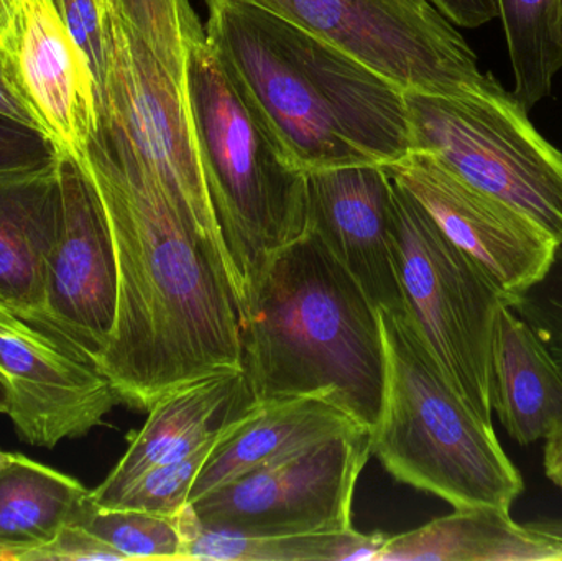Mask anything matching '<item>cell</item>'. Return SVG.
<instances>
[{
	"instance_id": "7c38bea8",
	"label": "cell",
	"mask_w": 562,
	"mask_h": 561,
	"mask_svg": "<svg viewBox=\"0 0 562 561\" xmlns=\"http://www.w3.org/2000/svg\"><path fill=\"white\" fill-rule=\"evenodd\" d=\"M385 168L510 305L547 272L557 240L510 204L472 187L428 152L412 150Z\"/></svg>"
},
{
	"instance_id": "484cf974",
	"label": "cell",
	"mask_w": 562,
	"mask_h": 561,
	"mask_svg": "<svg viewBox=\"0 0 562 561\" xmlns=\"http://www.w3.org/2000/svg\"><path fill=\"white\" fill-rule=\"evenodd\" d=\"M229 420L224 422L207 440L194 448L187 457L157 464L151 470L145 471L111 507H125V509L144 510V513L161 514V516H178L190 504L194 481L216 445L220 444Z\"/></svg>"
},
{
	"instance_id": "8fae6325",
	"label": "cell",
	"mask_w": 562,
	"mask_h": 561,
	"mask_svg": "<svg viewBox=\"0 0 562 561\" xmlns=\"http://www.w3.org/2000/svg\"><path fill=\"white\" fill-rule=\"evenodd\" d=\"M56 158V233L40 332L98 366L117 312L114 239L88 175Z\"/></svg>"
},
{
	"instance_id": "7402d4cb",
	"label": "cell",
	"mask_w": 562,
	"mask_h": 561,
	"mask_svg": "<svg viewBox=\"0 0 562 561\" xmlns=\"http://www.w3.org/2000/svg\"><path fill=\"white\" fill-rule=\"evenodd\" d=\"M184 560L213 561H349L373 560L382 534L340 532L311 536H247L210 529L198 520L191 504L180 514Z\"/></svg>"
},
{
	"instance_id": "8992f818",
	"label": "cell",
	"mask_w": 562,
	"mask_h": 561,
	"mask_svg": "<svg viewBox=\"0 0 562 561\" xmlns=\"http://www.w3.org/2000/svg\"><path fill=\"white\" fill-rule=\"evenodd\" d=\"M413 150L438 158L562 240V154L501 82L485 91H405Z\"/></svg>"
},
{
	"instance_id": "d6a6232c",
	"label": "cell",
	"mask_w": 562,
	"mask_h": 561,
	"mask_svg": "<svg viewBox=\"0 0 562 561\" xmlns=\"http://www.w3.org/2000/svg\"><path fill=\"white\" fill-rule=\"evenodd\" d=\"M544 441V474L562 491V428Z\"/></svg>"
},
{
	"instance_id": "8d00e7d4",
	"label": "cell",
	"mask_w": 562,
	"mask_h": 561,
	"mask_svg": "<svg viewBox=\"0 0 562 561\" xmlns=\"http://www.w3.org/2000/svg\"><path fill=\"white\" fill-rule=\"evenodd\" d=\"M99 7H101L102 15L109 10V0H98Z\"/></svg>"
},
{
	"instance_id": "ba28073f",
	"label": "cell",
	"mask_w": 562,
	"mask_h": 561,
	"mask_svg": "<svg viewBox=\"0 0 562 561\" xmlns=\"http://www.w3.org/2000/svg\"><path fill=\"white\" fill-rule=\"evenodd\" d=\"M104 33L105 69L99 89L102 122L124 137L175 207L224 260L239 302V285L204 178L187 91L114 16L104 15Z\"/></svg>"
},
{
	"instance_id": "9a60e30c",
	"label": "cell",
	"mask_w": 562,
	"mask_h": 561,
	"mask_svg": "<svg viewBox=\"0 0 562 561\" xmlns=\"http://www.w3.org/2000/svg\"><path fill=\"white\" fill-rule=\"evenodd\" d=\"M393 180L383 164L307 171V229L376 310L405 312L392 236Z\"/></svg>"
},
{
	"instance_id": "4fadbf2b",
	"label": "cell",
	"mask_w": 562,
	"mask_h": 561,
	"mask_svg": "<svg viewBox=\"0 0 562 561\" xmlns=\"http://www.w3.org/2000/svg\"><path fill=\"white\" fill-rule=\"evenodd\" d=\"M0 372L9 388L7 415L32 447L85 437L124 404L94 362L3 308Z\"/></svg>"
},
{
	"instance_id": "e0dca14e",
	"label": "cell",
	"mask_w": 562,
	"mask_h": 561,
	"mask_svg": "<svg viewBox=\"0 0 562 561\" xmlns=\"http://www.w3.org/2000/svg\"><path fill=\"white\" fill-rule=\"evenodd\" d=\"M254 401L246 374L223 369L161 395L144 427L128 435V448L109 476L91 491L101 507L114 506L122 493L145 471L187 457L224 422Z\"/></svg>"
},
{
	"instance_id": "74e56055",
	"label": "cell",
	"mask_w": 562,
	"mask_h": 561,
	"mask_svg": "<svg viewBox=\"0 0 562 561\" xmlns=\"http://www.w3.org/2000/svg\"><path fill=\"white\" fill-rule=\"evenodd\" d=\"M0 145H2V141H0ZM0 150H2V147H0ZM0 157H2V154H0ZM2 160V158H0ZM9 164H12V161H9ZM7 161H0V167H3V165H9Z\"/></svg>"
},
{
	"instance_id": "4316f807",
	"label": "cell",
	"mask_w": 562,
	"mask_h": 561,
	"mask_svg": "<svg viewBox=\"0 0 562 561\" xmlns=\"http://www.w3.org/2000/svg\"><path fill=\"white\" fill-rule=\"evenodd\" d=\"M512 308L533 328L562 366V240L544 276L512 302Z\"/></svg>"
},
{
	"instance_id": "30bf717a",
	"label": "cell",
	"mask_w": 562,
	"mask_h": 561,
	"mask_svg": "<svg viewBox=\"0 0 562 561\" xmlns=\"http://www.w3.org/2000/svg\"><path fill=\"white\" fill-rule=\"evenodd\" d=\"M370 457V431L342 435L252 471L190 504L204 527L247 536L349 530L357 481Z\"/></svg>"
},
{
	"instance_id": "4dcf8cb0",
	"label": "cell",
	"mask_w": 562,
	"mask_h": 561,
	"mask_svg": "<svg viewBox=\"0 0 562 561\" xmlns=\"http://www.w3.org/2000/svg\"><path fill=\"white\" fill-rule=\"evenodd\" d=\"M0 117L13 122V124L22 125L26 131H32L33 134L38 135V127L32 115L26 111L25 105L16 98L12 85H10L9 76L5 69L0 65Z\"/></svg>"
},
{
	"instance_id": "d590c367",
	"label": "cell",
	"mask_w": 562,
	"mask_h": 561,
	"mask_svg": "<svg viewBox=\"0 0 562 561\" xmlns=\"http://www.w3.org/2000/svg\"><path fill=\"white\" fill-rule=\"evenodd\" d=\"M0 561H15V552L0 546Z\"/></svg>"
},
{
	"instance_id": "277c9868",
	"label": "cell",
	"mask_w": 562,
	"mask_h": 561,
	"mask_svg": "<svg viewBox=\"0 0 562 561\" xmlns=\"http://www.w3.org/2000/svg\"><path fill=\"white\" fill-rule=\"evenodd\" d=\"M385 382L372 455L406 486L462 507L510 510L525 481L495 435L452 388L406 312L379 310Z\"/></svg>"
},
{
	"instance_id": "ffe728a7",
	"label": "cell",
	"mask_w": 562,
	"mask_h": 561,
	"mask_svg": "<svg viewBox=\"0 0 562 561\" xmlns=\"http://www.w3.org/2000/svg\"><path fill=\"white\" fill-rule=\"evenodd\" d=\"M375 561H562V543L531 532L510 510L475 506L383 536Z\"/></svg>"
},
{
	"instance_id": "44dd1931",
	"label": "cell",
	"mask_w": 562,
	"mask_h": 561,
	"mask_svg": "<svg viewBox=\"0 0 562 561\" xmlns=\"http://www.w3.org/2000/svg\"><path fill=\"white\" fill-rule=\"evenodd\" d=\"M91 491L78 480L19 453L0 450V546L16 557L81 523Z\"/></svg>"
},
{
	"instance_id": "52a82bcc",
	"label": "cell",
	"mask_w": 562,
	"mask_h": 561,
	"mask_svg": "<svg viewBox=\"0 0 562 561\" xmlns=\"http://www.w3.org/2000/svg\"><path fill=\"white\" fill-rule=\"evenodd\" d=\"M392 236L406 315L452 388L492 424V339L510 302L395 181Z\"/></svg>"
},
{
	"instance_id": "1f68e13d",
	"label": "cell",
	"mask_w": 562,
	"mask_h": 561,
	"mask_svg": "<svg viewBox=\"0 0 562 561\" xmlns=\"http://www.w3.org/2000/svg\"><path fill=\"white\" fill-rule=\"evenodd\" d=\"M23 0H0V58L7 56L19 35Z\"/></svg>"
},
{
	"instance_id": "f1b7e54d",
	"label": "cell",
	"mask_w": 562,
	"mask_h": 561,
	"mask_svg": "<svg viewBox=\"0 0 562 561\" xmlns=\"http://www.w3.org/2000/svg\"><path fill=\"white\" fill-rule=\"evenodd\" d=\"M53 2L68 25L69 32L88 56L99 91L105 69V33L104 15L98 0H53Z\"/></svg>"
},
{
	"instance_id": "2e32d148",
	"label": "cell",
	"mask_w": 562,
	"mask_h": 561,
	"mask_svg": "<svg viewBox=\"0 0 562 561\" xmlns=\"http://www.w3.org/2000/svg\"><path fill=\"white\" fill-rule=\"evenodd\" d=\"M369 431L323 395L252 401L231 418L194 481L190 503L313 445Z\"/></svg>"
},
{
	"instance_id": "f546056e",
	"label": "cell",
	"mask_w": 562,
	"mask_h": 561,
	"mask_svg": "<svg viewBox=\"0 0 562 561\" xmlns=\"http://www.w3.org/2000/svg\"><path fill=\"white\" fill-rule=\"evenodd\" d=\"M446 19L462 29H477L498 16L497 0H429Z\"/></svg>"
},
{
	"instance_id": "e575fe53",
	"label": "cell",
	"mask_w": 562,
	"mask_h": 561,
	"mask_svg": "<svg viewBox=\"0 0 562 561\" xmlns=\"http://www.w3.org/2000/svg\"><path fill=\"white\" fill-rule=\"evenodd\" d=\"M7 408H9V388L0 372V414H7Z\"/></svg>"
},
{
	"instance_id": "836d02e7",
	"label": "cell",
	"mask_w": 562,
	"mask_h": 561,
	"mask_svg": "<svg viewBox=\"0 0 562 561\" xmlns=\"http://www.w3.org/2000/svg\"><path fill=\"white\" fill-rule=\"evenodd\" d=\"M525 526L531 532L540 534V536L562 543V519H538L533 523H527Z\"/></svg>"
},
{
	"instance_id": "6da1fadb",
	"label": "cell",
	"mask_w": 562,
	"mask_h": 561,
	"mask_svg": "<svg viewBox=\"0 0 562 561\" xmlns=\"http://www.w3.org/2000/svg\"><path fill=\"white\" fill-rule=\"evenodd\" d=\"M79 168L101 198L114 239L117 312L98 368L122 402L148 411L188 382L243 371L239 302L216 250L102 119Z\"/></svg>"
},
{
	"instance_id": "603a6c76",
	"label": "cell",
	"mask_w": 562,
	"mask_h": 561,
	"mask_svg": "<svg viewBox=\"0 0 562 561\" xmlns=\"http://www.w3.org/2000/svg\"><path fill=\"white\" fill-rule=\"evenodd\" d=\"M515 75L514 96L527 111L550 96L562 68V0H497Z\"/></svg>"
},
{
	"instance_id": "7a4b0ae2",
	"label": "cell",
	"mask_w": 562,
	"mask_h": 561,
	"mask_svg": "<svg viewBox=\"0 0 562 561\" xmlns=\"http://www.w3.org/2000/svg\"><path fill=\"white\" fill-rule=\"evenodd\" d=\"M206 5L214 55L306 173L413 150L405 89L260 7Z\"/></svg>"
},
{
	"instance_id": "5b68a950",
	"label": "cell",
	"mask_w": 562,
	"mask_h": 561,
	"mask_svg": "<svg viewBox=\"0 0 562 561\" xmlns=\"http://www.w3.org/2000/svg\"><path fill=\"white\" fill-rule=\"evenodd\" d=\"M187 96L240 312L247 283L267 257L306 233L307 173L234 85L207 40L188 55Z\"/></svg>"
},
{
	"instance_id": "3957f363",
	"label": "cell",
	"mask_w": 562,
	"mask_h": 561,
	"mask_svg": "<svg viewBox=\"0 0 562 561\" xmlns=\"http://www.w3.org/2000/svg\"><path fill=\"white\" fill-rule=\"evenodd\" d=\"M240 341L254 401L323 395L375 427L385 382L379 310L313 231L270 254L247 283Z\"/></svg>"
},
{
	"instance_id": "d6986e66",
	"label": "cell",
	"mask_w": 562,
	"mask_h": 561,
	"mask_svg": "<svg viewBox=\"0 0 562 561\" xmlns=\"http://www.w3.org/2000/svg\"><path fill=\"white\" fill-rule=\"evenodd\" d=\"M492 412L521 447L562 428V366L530 325L505 303L492 339Z\"/></svg>"
},
{
	"instance_id": "83f0119b",
	"label": "cell",
	"mask_w": 562,
	"mask_h": 561,
	"mask_svg": "<svg viewBox=\"0 0 562 561\" xmlns=\"http://www.w3.org/2000/svg\"><path fill=\"white\" fill-rule=\"evenodd\" d=\"M125 560L114 547L99 539L82 524L63 527L52 540L32 547L16 557V561H95Z\"/></svg>"
},
{
	"instance_id": "5bb4252c",
	"label": "cell",
	"mask_w": 562,
	"mask_h": 561,
	"mask_svg": "<svg viewBox=\"0 0 562 561\" xmlns=\"http://www.w3.org/2000/svg\"><path fill=\"white\" fill-rule=\"evenodd\" d=\"M0 65L38 137L82 167L101 127L98 82L53 0H23L19 35Z\"/></svg>"
},
{
	"instance_id": "9c48e42d",
	"label": "cell",
	"mask_w": 562,
	"mask_h": 561,
	"mask_svg": "<svg viewBox=\"0 0 562 561\" xmlns=\"http://www.w3.org/2000/svg\"><path fill=\"white\" fill-rule=\"evenodd\" d=\"M214 2V0H204ZM250 3L359 59L405 91H485L497 82L429 0H227Z\"/></svg>"
},
{
	"instance_id": "cb8c5ba5",
	"label": "cell",
	"mask_w": 562,
	"mask_h": 561,
	"mask_svg": "<svg viewBox=\"0 0 562 561\" xmlns=\"http://www.w3.org/2000/svg\"><path fill=\"white\" fill-rule=\"evenodd\" d=\"M104 15L114 16L144 42L187 91L191 46L206 40L203 23L190 0H109Z\"/></svg>"
},
{
	"instance_id": "ac0fdd59",
	"label": "cell",
	"mask_w": 562,
	"mask_h": 561,
	"mask_svg": "<svg viewBox=\"0 0 562 561\" xmlns=\"http://www.w3.org/2000/svg\"><path fill=\"white\" fill-rule=\"evenodd\" d=\"M56 164L0 167V308L40 329L56 233Z\"/></svg>"
},
{
	"instance_id": "d4e9b609",
	"label": "cell",
	"mask_w": 562,
	"mask_h": 561,
	"mask_svg": "<svg viewBox=\"0 0 562 561\" xmlns=\"http://www.w3.org/2000/svg\"><path fill=\"white\" fill-rule=\"evenodd\" d=\"M79 524L114 547L125 560H184L178 516L101 507L92 501Z\"/></svg>"
}]
</instances>
